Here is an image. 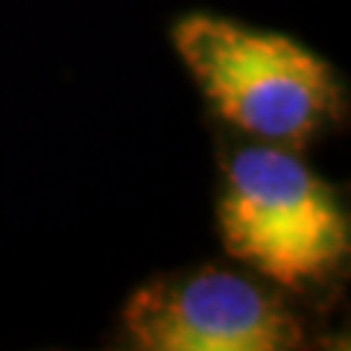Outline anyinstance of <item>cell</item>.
<instances>
[{
	"label": "cell",
	"instance_id": "cell-1",
	"mask_svg": "<svg viewBox=\"0 0 351 351\" xmlns=\"http://www.w3.org/2000/svg\"><path fill=\"white\" fill-rule=\"evenodd\" d=\"M173 44L219 117L261 144L302 147L337 112L331 68L278 32L191 15L176 24Z\"/></svg>",
	"mask_w": 351,
	"mask_h": 351
},
{
	"label": "cell",
	"instance_id": "cell-2",
	"mask_svg": "<svg viewBox=\"0 0 351 351\" xmlns=\"http://www.w3.org/2000/svg\"><path fill=\"white\" fill-rule=\"evenodd\" d=\"M228 255L278 287L322 281L348 255V223L334 191L284 147H243L219 196Z\"/></svg>",
	"mask_w": 351,
	"mask_h": 351
},
{
	"label": "cell",
	"instance_id": "cell-3",
	"mask_svg": "<svg viewBox=\"0 0 351 351\" xmlns=\"http://www.w3.org/2000/svg\"><path fill=\"white\" fill-rule=\"evenodd\" d=\"M147 351H281L302 346V325L276 293L228 269H199L141 287L123 313Z\"/></svg>",
	"mask_w": 351,
	"mask_h": 351
}]
</instances>
